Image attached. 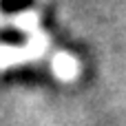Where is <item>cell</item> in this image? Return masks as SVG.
<instances>
[{
    "label": "cell",
    "mask_w": 126,
    "mask_h": 126,
    "mask_svg": "<svg viewBox=\"0 0 126 126\" xmlns=\"http://www.w3.org/2000/svg\"><path fill=\"white\" fill-rule=\"evenodd\" d=\"M29 0H2V7L4 9H9V11H16V9H20V7H24Z\"/></svg>",
    "instance_id": "6da1fadb"
}]
</instances>
